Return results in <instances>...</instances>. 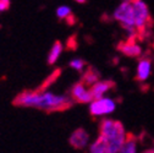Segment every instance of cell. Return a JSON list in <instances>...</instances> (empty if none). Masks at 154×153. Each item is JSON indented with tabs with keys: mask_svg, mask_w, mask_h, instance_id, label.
<instances>
[{
	"mask_svg": "<svg viewBox=\"0 0 154 153\" xmlns=\"http://www.w3.org/2000/svg\"><path fill=\"white\" fill-rule=\"evenodd\" d=\"M14 105L27 107L41 109L47 113L61 111L71 108L72 101L65 95H55L49 92H39L38 89L33 91H23L16 95L14 99Z\"/></svg>",
	"mask_w": 154,
	"mask_h": 153,
	"instance_id": "1",
	"label": "cell"
},
{
	"mask_svg": "<svg viewBox=\"0 0 154 153\" xmlns=\"http://www.w3.org/2000/svg\"><path fill=\"white\" fill-rule=\"evenodd\" d=\"M100 135L106 140L111 153H118L126 140V131L120 121L104 119L100 123Z\"/></svg>",
	"mask_w": 154,
	"mask_h": 153,
	"instance_id": "2",
	"label": "cell"
},
{
	"mask_svg": "<svg viewBox=\"0 0 154 153\" xmlns=\"http://www.w3.org/2000/svg\"><path fill=\"white\" fill-rule=\"evenodd\" d=\"M132 8H133V16H134V27L137 31V39L143 38L147 34V31H150L154 21L150 16L148 5L143 0H133Z\"/></svg>",
	"mask_w": 154,
	"mask_h": 153,
	"instance_id": "3",
	"label": "cell"
},
{
	"mask_svg": "<svg viewBox=\"0 0 154 153\" xmlns=\"http://www.w3.org/2000/svg\"><path fill=\"white\" fill-rule=\"evenodd\" d=\"M114 18L116 20L124 30L127 31L128 37L137 38V31L134 27V16H133V8L132 3L124 2L120 4L114 12Z\"/></svg>",
	"mask_w": 154,
	"mask_h": 153,
	"instance_id": "4",
	"label": "cell"
},
{
	"mask_svg": "<svg viewBox=\"0 0 154 153\" xmlns=\"http://www.w3.org/2000/svg\"><path fill=\"white\" fill-rule=\"evenodd\" d=\"M115 107H116V104H115L112 99L102 97L99 99H94L91 102L89 111L93 117H100V115L112 113L115 110Z\"/></svg>",
	"mask_w": 154,
	"mask_h": 153,
	"instance_id": "5",
	"label": "cell"
},
{
	"mask_svg": "<svg viewBox=\"0 0 154 153\" xmlns=\"http://www.w3.org/2000/svg\"><path fill=\"white\" fill-rule=\"evenodd\" d=\"M70 95H71V99L76 103H89L93 101L91 91L87 89V86L81 81H79L72 86Z\"/></svg>",
	"mask_w": 154,
	"mask_h": 153,
	"instance_id": "6",
	"label": "cell"
},
{
	"mask_svg": "<svg viewBox=\"0 0 154 153\" xmlns=\"http://www.w3.org/2000/svg\"><path fill=\"white\" fill-rule=\"evenodd\" d=\"M118 50L130 58H138L142 53L141 47L137 44V38L134 37H127V41L120 42L118 44Z\"/></svg>",
	"mask_w": 154,
	"mask_h": 153,
	"instance_id": "7",
	"label": "cell"
},
{
	"mask_svg": "<svg viewBox=\"0 0 154 153\" xmlns=\"http://www.w3.org/2000/svg\"><path fill=\"white\" fill-rule=\"evenodd\" d=\"M89 141V135L85 129H77L72 132V135L70 136L69 143L77 149H82L88 145Z\"/></svg>",
	"mask_w": 154,
	"mask_h": 153,
	"instance_id": "8",
	"label": "cell"
},
{
	"mask_svg": "<svg viewBox=\"0 0 154 153\" xmlns=\"http://www.w3.org/2000/svg\"><path fill=\"white\" fill-rule=\"evenodd\" d=\"M114 87H115V82L111 81V80L95 82V83H94L93 86H91V88H89L93 101H94V99H99V98H102L108 91H110V89L114 88Z\"/></svg>",
	"mask_w": 154,
	"mask_h": 153,
	"instance_id": "9",
	"label": "cell"
},
{
	"mask_svg": "<svg viewBox=\"0 0 154 153\" xmlns=\"http://www.w3.org/2000/svg\"><path fill=\"white\" fill-rule=\"evenodd\" d=\"M150 72H152V60L148 56H143L138 61V65H137L136 80L140 82L147 81V79L150 76Z\"/></svg>",
	"mask_w": 154,
	"mask_h": 153,
	"instance_id": "10",
	"label": "cell"
},
{
	"mask_svg": "<svg viewBox=\"0 0 154 153\" xmlns=\"http://www.w3.org/2000/svg\"><path fill=\"white\" fill-rule=\"evenodd\" d=\"M118 153H137V136L132 135V133H127L125 143Z\"/></svg>",
	"mask_w": 154,
	"mask_h": 153,
	"instance_id": "11",
	"label": "cell"
},
{
	"mask_svg": "<svg viewBox=\"0 0 154 153\" xmlns=\"http://www.w3.org/2000/svg\"><path fill=\"white\" fill-rule=\"evenodd\" d=\"M99 77H100V75H99V72L95 70L94 67H88L87 70H86V72L83 73V76H82V79H81V82H83L87 87L89 86H93L95 82H98L99 81Z\"/></svg>",
	"mask_w": 154,
	"mask_h": 153,
	"instance_id": "12",
	"label": "cell"
},
{
	"mask_svg": "<svg viewBox=\"0 0 154 153\" xmlns=\"http://www.w3.org/2000/svg\"><path fill=\"white\" fill-rule=\"evenodd\" d=\"M89 152L91 153H111L106 140L102 135H99V137L92 143V146L89 148Z\"/></svg>",
	"mask_w": 154,
	"mask_h": 153,
	"instance_id": "13",
	"label": "cell"
},
{
	"mask_svg": "<svg viewBox=\"0 0 154 153\" xmlns=\"http://www.w3.org/2000/svg\"><path fill=\"white\" fill-rule=\"evenodd\" d=\"M56 15H57V17H59L60 20H65L66 23L70 25V26H72V25L76 23V16L71 11V9L67 8V6H60V8H57Z\"/></svg>",
	"mask_w": 154,
	"mask_h": 153,
	"instance_id": "14",
	"label": "cell"
},
{
	"mask_svg": "<svg viewBox=\"0 0 154 153\" xmlns=\"http://www.w3.org/2000/svg\"><path fill=\"white\" fill-rule=\"evenodd\" d=\"M61 52H63V43L60 41H56L53 44L51 50H50V53L48 55V64L49 65H53L57 60V58H59V55L61 54Z\"/></svg>",
	"mask_w": 154,
	"mask_h": 153,
	"instance_id": "15",
	"label": "cell"
},
{
	"mask_svg": "<svg viewBox=\"0 0 154 153\" xmlns=\"http://www.w3.org/2000/svg\"><path fill=\"white\" fill-rule=\"evenodd\" d=\"M60 73H61V70H60V69H57V70L53 71V72H51V75H50V76H48L47 80L42 83V86H41V87H38L37 89L39 91V92H44V91H45V88H48V86H50L53 82H55V81H56V79H59Z\"/></svg>",
	"mask_w": 154,
	"mask_h": 153,
	"instance_id": "16",
	"label": "cell"
},
{
	"mask_svg": "<svg viewBox=\"0 0 154 153\" xmlns=\"http://www.w3.org/2000/svg\"><path fill=\"white\" fill-rule=\"evenodd\" d=\"M86 65H87V63H86L85 60H82V59H75V60H72V61L70 63V66H71L72 69L77 70V71H82Z\"/></svg>",
	"mask_w": 154,
	"mask_h": 153,
	"instance_id": "17",
	"label": "cell"
},
{
	"mask_svg": "<svg viewBox=\"0 0 154 153\" xmlns=\"http://www.w3.org/2000/svg\"><path fill=\"white\" fill-rule=\"evenodd\" d=\"M75 37H76V36H72V37H70L69 39H67V47H69V49H71V50H75L76 47H77L76 41H75Z\"/></svg>",
	"mask_w": 154,
	"mask_h": 153,
	"instance_id": "18",
	"label": "cell"
},
{
	"mask_svg": "<svg viewBox=\"0 0 154 153\" xmlns=\"http://www.w3.org/2000/svg\"><path fill=\"white\" fill-rule=\"evenodd\" d=\"M10 8V0H0V11H6Z\"/></svg>",
	"mask_w": 154,
	"mask_h": 153,
	"instance_id": "19",
	"label": "cell"
},
{
	"mask_svg": "<svg viewBox=\"0 0 154 153\" xmlns=\"http://www.w3.org/2000/svg\"><path fill=\"white\" fill-rule=\"evenodd\" d=\"M143 153H154V148H150V149H147L146 152H143Z\"/></svg>",
	"mask_w": 154,
	"mask_h": 153,
	"instance_id": "20",
	"label": "cell"
},
{
	"mask_svg": "<svg viewBox=\"0 0 154 153\" xmlns=\"http://www.w3.org/2000/svg\"><path fill=\"white\" fill-rule=\"evenodd\" d=\"M75 2L80 3V4H85V3H86V0H75Z\"/></svg>",
	"mask_w": 154,
	"mask_h": 153,
	"instance_id": "21",
	"label": "cell"
},
{
	"mask_svg": "<svg viewBox=\"0 0 154 153\" xmlns=\"http://www.w3.org/2000/svg\"><path fill=\"white\" fill-rule=\"evenodd\" d=\"M122 2H127V3H131V2H133V0H122Z\"/></svg>",
	"mask_w": 154,
	"mask_h": 153,
	"instance_id": "22",
	"label": "cell"
}]
</instances>
